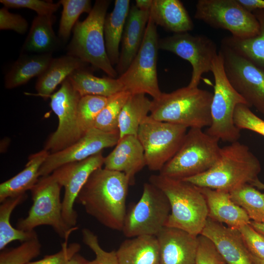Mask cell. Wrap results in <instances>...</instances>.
Wrapping results in <instances>:
<instances>
[{
    "instance_id": "cell-51",
    "label": "cell",
    "mask_w": 264,
    "mask_h": 264,
    "mask_svg": "<svg viewBox=\"0 0 264 264\" xmlns=\"http://www.w3.org/2000/svg\"><path fill=\"white\" fill-rule=\"evenodd\" d=\"M253 259L256 264H264V260L260 259L252 255Z\"/></svg>"
},
{
    "instance_id": "cell-19",
    "label": "cell",
    "mask_w": 264,
    "mask_h": 264,
    "mask_svg": "<svg viewBox=\"0 0 264 264\" xmlns=\"http://www.w3.org/2000/svg\"><path fill=\"white\" fill-rule=\"evenodd\" d=\"M198 236L178 228L163 227L156 236L160 264H195Z\"/></svg>"
},
{
    "instance_id": "cell-36",
    "label": "cell",
    "mask_w": 264,
    "mask_h": 264,
    "mask_svg": "<svg viewBox=\"0 0 264 264\" xmlns=\"http://www.w3.org/2000/svg\"><path fill=\"white\" fill-rule=\"evenodd\" d=\"M58 2L63 7L59 38L61 41L66 42L79 16L83 13L89 14L92 7L89 0H60Z\"/></svg>"
},
{
    "instance_id": "cell-11",
    "label": "cell",
    "mask_w": 264,
    "mask_h": 264,
    "mask_svg": "<svg viewBox=\"0 0 264 264\" xmlns=\"http://www.w3.org/2000/svg\"><path fill=\"white\" fill-rule=\"evenodd\" d=\"M194 18L214 28L228 30L236 38H251L260 31L253 13L238 0H199Z\"/></svg>"
},
{
    "instance_id": "cell-4",
    "label": "cell",
    "mask_w": 264,
    "mask_h": 264,
    "mask_svg": "<svg viewBox=\"0 0 264 264\" xmlns=\"http://www.w3.org/2000/svg\"><path fill=\"white\" fill-rule=\"evenodd\" d=\"M213 93L188 86L170 93L162 92L152 100L150 117L157 121L187 128L202 129L212 122L211 107Z\"/></svg>"
},
{
    "instance_id": "cell-24",
    "label": "cell",
    "mask_w": 264,
    "mask_h": 264,
    "mask_svg": "<svg viewBox=\"0 0 264 264\" xmlns=\"http://www.w3.org/2000/svg\"><path fill=\"white\" fill-rule=\"evenodd\" d=\"M87 64L69 55L53 58L38 77L35 85L37 95L45 99L50 97L59 84H62L75 70L85 68Z\"/></svg>"
},
{
    "instance_id": "cell-42",
    "label": "cell",
    "mask_w": 264,
    "mask_h": 264,
    "mask_svg": "<svg viewBox=\"0 0 264 264\" xmlns=\"http://www.w3.org/2000/svg\"><path fill=\"white\" fill-rule=\"evenodd\" d=\"M195 264H226L214 243L207 237L198 236Z\"/></svg>"
},
{
    "instance_id": "cell-1",
    "label": "cell",
    "mask_w": 264,
    "mask_h": 264,
    "mask_svg": "<svg viewBox=\"0 0 264 264\" xmlns=\"http://www.w3.org/2000/svg\"><path fill=\"white\" fill-rule=\"evenodd\" d=\"M129 185L125 174L100 168L90 176L76 202L104 226L122 231Z\"/></svg>"
},
{
    "instance_id": "cell-47",
    "label": "cell",
    "mask_w": 264,
    "mask_h": 264,
    "mask_svg": "<svg viewBox=\"0 0 264 264\" xmlns=\"http://www.w3.org/2000/svg\"><path fill=\"white\" fill-rule=\"evenodd\" d=\"M153 0H136L135 5L140 10L149 11Z\"/></svg>"
},
{
    "instance_id": "cell-28",
    "label": "cell",
    "mask_w": 264,
    "mask_h": 264,
    "mask_svg": "<svg viewBox=\"0 0 264 264\" xmlns=\"http://www.w3.org/2000/svg\"><path fill=\"white\" fill-rule=\"evenodd\" d=\"M54 18L53 15H37L34 18L22 47L23 52L52 54L59 47L61 41L52 27Z\"/></svg>"
},
{
    "instance_id": "cell-21",
    "label": "cell",
    "mask_w": 264,
    "mask_h": 264,
    "mask_svg": "<svg viewBox=\"0 0 264 264\" xmlns=\"http://www.w3.org/2000/svg\"><path fill=\"white\" fill-rule=\"evenodd\" d=\"M150 18L149 11L130 8L121 40V48L115 70L119 75L128 68L142 44Z\"/></svg>"
},
{
    "instance_id": "cell-7",
    "label": "cell",
    "mask_w": 264,
    "mask_h": 264,
    "mask_svg": "<svg viewBox=\"0 0 264 264\" xmlns=\"http://www.w3.org/2000/svg\"><path fill=\"white\" fill-rule=\"evenodd\" d=\"M211 72L215 80L211 107L212 122L205 132L219 140L230 143L237 141L241 130L234 124V111L239 104L249 106L229 82L220 51L213 61Z\"/></svg>"
},
{
    "instance_id": "cell-6",
    "label": "cell",
    "mask_w": 264,
    "mask_h": 264,
    "mask_svg": "<svg viewBox=\"0 0 264 264\" xmlns=\"http://www.w3.org/2000/svg\"><path fill=\"white\" fill-rule=\"evenodd\" d=\"M219 142L202 129L190 128L177 152L159 174L183 180L207 171L219 157L221 148Z\"/></svg>"
},
{
    "instance_id": "cell-8",
    "label": "cell",
    "mask_w": 264,
    "mask_h": 264,
    "mask_svg": "<svg viewBox=\"0 0 264 264\" xmlns=\"http://www.w3.org/2000/svg\"><path fill=\"white\" fill-rule=\"evenodd\" d=\"M62 187L52 174L41 176L30 190L32 205L27 216L18 221L17 228L33 231L40 225H49L60 237L68 240L77 227H69L64 220L60 199Z\"/></svg>"
},
{
    "instance_id": "cell-30",
    "label": "cell",
    "mask_w": 264,
    "mask_h": 264,
    "mask_svg": "<svg viewBox=\"0 0 264 264\" xmlns=\"http://www.w3.org/2000/svg\"><path fill=\"white\" fill-rule=\"evenodd\" d=\"M68 78L81 96L96 95L109 97L123 91L117 78L97 77L85 68L75 70Z\"/></svg>"
},
{
    "instance_id": "cell-44",
    "label": "cell",
    "mask_w": 264,
    "mask_h": 264,
    "mask_svg": "<svg viewBox=\"0 0 264 264\" xmlns=\"http://www.w3.org/2000/svg\"><path fill=\"white\" fill-rule=\"evenodd\" d=\"M68 240H65L58 252L44 256L41 260L31 261L27 264H67L69 260L78 253L81 249L79 243L73 242L68 244Z\"/></svg>"
},
{
    "instance_id": "cell-29",
    "label": "cell",
    "mask_w": 264,
    "mask_h": 264,
    "mask_svg": "<svg viewBox=\"0 0 264 264\" xmlns=\"http://www.w3.org/2000/svg\"><path fill=\"white\" fill-rule=\"evenodd\" d=\"M52 58L51 53L21 54L5 76V88H13L27 83L35 77H38Z\"/></svg>"
},
{
    "instance_id": "cell-49",
    "label": "cell",
    "mask_w": 264,
    "mask_h": 264,
    "mask_svg": "<svg viewBox=\"0 0 264 264\" xmlns=\"http://www.w3.org/2000/svg\"><path fill=\"white\" fill-rule=\"evenodd\" d=\"M250 224L256 230L264 235V223H259L251 220Z\"/></svg>"
},
{
    "instance_id": "cell-35",
    "label": "cell",
    "mask_w": 264,
    "mask_h": 264,
    "mask_svg": "<svg viewBox=\"0 0 264 264\" xmlns=\"http://www.w3.org/2000/svg\"><path fill=\"white\" fill-rule=\"evenodd\" d=\"M130 94L122 91L108 97L106 105L96 119L94 128L108 132H119V115Z\"/></svg>"
},
{
    "instance_id": "cell-32",
    "label": "cell",
    "mask_w": 264,
    "mask_h": 264,
    "mask_svg": "<svg viewBox=\"0 0 264 264\" xmlns=\"http://www.w3.org/2000/svg\"><path fill=\"white\" fill-rule=\"evenodd\" d=\"M144 94H131L124 105L118 119L120 138L137 136L139 127L150 112L152 100Z\"/></svg>"
},
{
    "instance_id": "cell-15",
    "label": "cell",
    "mask_w": 264,
    "mask_h": 264,
    "mask_svg": "<svg viewBox=\"0 0 264 264\" xmlns=\"http://www.w3.org/2000/svg\"><path fill=\"white\" fill-rule=\"evenodd\" d=\"M226 75L249 107L264 113V70L221 44Z\"/></svg>"
},
{
    "instance_id": "cell-9",
    "label": "cell",
    "mask_w": 264,
    "mask_h": 264,
    "mask_svg": "<svg viewBox=\"0 0 264 264\" xmlns=\"http://www.w3.org/2000/svg\"><path fill=\"white\" fill-rule=\"evenodd\" d=\"M158 40L156 26L149 18L138 53L127 70L117 77L123 91L148 94L153 99L160 96L157 74Z\"/></svg>"
},
{
    "instance_id": "cell-33",
    "label": "cell",
    "mask_w": 264,
    "mask_h": 264,
    "mask_svg": "<svg viewBox=\"0 0 264 264\" xmlns=\"http://www.w3.org/2000/svg\"><path fill=\"white\" fill-rule=\"evenodd\" d=\"M27 198L26 194L9 198L0 202V250L4 249L11 242L19 241L22 242L36 236L35 230L23 231L15 228L10 220L14 209Z\"/></svg>"
},
{
    "instance_id": "cell-46",
    "label": "cell",
    "mask_w": 264,
    "mask_h": 264,
    "mask_svg": "<svg viewBox=\"0 0 264 264\" xmlns=\"http://www.w3.org/2000/svg\"><path fill=\"white\" fill-rule=\"evenodd\" d=\"M239 2L245 8L250 11L256 9H264V0H238Z\"/></svg>"
},
{
    "instance_id": "cell-53",
    "label": "cell",
    "mask_w": 264,
    "mask_h": 264,
    "mask_svg": "<svg viewBox=\"0 0 264 264\" xmlns=\"http://www.w3.org/2000/svg\"></svg>"
},
{
    "instance_id": "cell-39",
    "label": "cell",
    "mask_w": 264,
    "mask_h": 264,
    "mask_svg": "<svg viewBox=\"0 0 264 264\" xmlns=\"http://www.w3.org/2000/svg\"><path fill=\"white\" fill-rule=\"evenodd\" d=\"M83 242L94 253L95 258L91 261L86 260L85 264H119L116 250L107 251L100 246L97 236L89 229L82 231Z\"/></svg>"
},
{
    "instance_id": "cell-37",
    "label": "cell",
    "mask_w": 264,
    "mask_h": 264,
    "mask_svg": "<svg viewBox=\"0 0 264 264\" xmlns=\"http://www.w3.org/2000/svg\"><path fill=\"white\" fill-rule=\"evenodd\" d=\"M107 100L108 97L96 95L80 97L77 106V120L80 129L84 134L94 127L96 119Z\"/></svg>"
},
{
    "instance_id": "cell-34",
    "label": "cell",
    "mask_w": 264,
    "mask_h": 264,
    "mask_svg": "<svg viewBox=\"0 0 264 264\" xmlns=\"http://www.w3.org/2000/svg\"><path fill=\"white\" fill-rule=\"evenodd\" d=\"M232 200L246 212L251 220L264 223V193L250 184L230 192Z\"/></svg>"
},
{
    "instance_id": "cell-3",
    "label": "cell",
    "mask_w": 264,
    "mask_h": 264,
    "mask_svg": "<svg viewBox=\"0 0 264 264\" xmlns=\"http://www.w3.org/2000/svg\"><path fill=\"white\" fill-rule=\"evenodd\" d=\"M149 182L167 197L171 212L165 226L200 235L208 217L206 199L198 187L182 179L152 175Z\"/></svg>"
},
{
    "instance_id": "cell-5",
    "label": "cell",
    "mask_w": 264,
    "mask_h": 264,
    "mask_svg": "<svg viewBox=\"0 0 264 264\" xmlns=\"http://www.w3.org/2000/svg\"><path fill=\"white\" fill-rule=\"evenodd\" d=\"M110 3L109 0H96L86 19L76 23L67 55L77 57L116 78L118 74L107 54L103 29Z\"/></svg>"
},
{
    "instance_id": "cell-13",
    "label": "cell",
    "mask_w": 264,
    "mask_h": 264,
    "mask_svg": "<svg viewBox=\"0 0 264 264\" xmlns=\"http://www.w3.org/2000/svg\"><path fill=\"white\" fill-rule=\"evenodd\" d=\"M81 96L73 88L68 78L50 96V106L57 116V130L46 140L44 149L49 154L61 151L80 139L84 134L77 120V106Z\"/></svg>"
},
{
    "instance_id": "cell-2",
    "label": "cell",
    "mask_w": 264,
    "mask_h": 264,
    "mask_svg": "<svg viewBox=\"0 0 264 264\" xmlns=\"http://www.w3.org/2000/svg\"><path fill=\"white\" fill-rule=\"evenodd\" d=\"M261 171L258 158L248 146L237 141L220 148L217 161L209 170L183 180L198 187L230 193L250 184Z\"/></svg>"
},
{
    "instance_id": "cell-43",
    "label": "cell",
    "mask_w": 264,
    "mask_h": 264,
    "mask_svg": "<svg viewBox=\"0 0 264 264\" xmlns=\"http://www.w3.org/2000/svg\"><path fill=\"white\" fill-rule=\"evenodd\" d=\"M250 252L264 260V235L256 230L250 223L238 229Z\"/></svg>"
},
{
    "instance_id": "cell-50",
    "label": "cell",
    "mask_w": 264,
    "mask_h": 264,
    "mask_svg": "<svg viewBox=\"0 0 264 264\" xmlns=\"http://www.w3.org/2000/svg\"><path fill=\"white\" fill-rule=\"evenodd\" d=\"M250 184L258 189L264 190V183L262 182L258 178L255 180Z\"/></svg>"
},
{
    "instance_id": "cell-45",
    "label": "cell",
    "mask_w": 264,
    "mask_h": 264,
    "mask_svg": "<svg viewBox=\"0 0 264 264\" xmlns=\"http://www.w3.org/2000/svg\"><path fill=\"white\" fill-rule=\"evenodd\" d=\"M28 26L27 21L21 15L10 12L4 6L0 9V30H11L23 34L27 31Z\"/></svg>"
},
{
    "instance_id": "cell-17",
    "label": "cell",
    "mask_w": 264,
    "mask_h": 264,
    "mask_svg": "<svg viewBox=\"0 0 264 264\" xmlns=\"http://www.w3.org/2000/svg\"><path fill=\"white\" fill-rule=\"evenodd\" d=\"M119 139V132H108L93 128L69 147L49 154L40 167L39 176L50 175L63 165L83 160L102 152L104 149L115 146Z\"/></svg>"
},
{
    "instance_id": "cell-22",
    "label": "cell",
    "mask_w": 264,
    "mask_h": 264,
    "mask_svg": "<svg viewBox=\"0 0 264 264\" xmlns=\"http://www.w3.org/2000/svg\"><path fill=\"white\" fill-rule=\"evenodd\" d=\"M199 188L206 199L208 218L237 229L250 223L251 220L248 215L232 200L230 193L208 188Z\"/></svg>"
},
{
    "instance_id": "cell-23",
    "label": "cell",
    "mask_w": 264,
    "mask_h": 264,
    "mask_svg": "<svg viewBox=\"0 0 264 264\" xmlns=\"http://www.w3.org/2000/svg\"><path fill=\"white\" fill-rule=\"evenodd\" d=\"M149 14L156 25L174 33L187 32L194 28L191 18L179 0H153Z\"/></svg>"
},
{
    "instance_id": "cell-16",
    "label": "cell",
    "mask_w": 264,
    "mask_h": 264,
    "mask_svg": "<svg viewBox=\"0 0 264 264\" xmlns=\"http://www.w3.org/2000/svg\"><path fill=\"white\" fill-rule=\"evenodd\" d=\"M105 157L102 152L83 160L66 164L55 170L52 175L65 188L62 200V215L69 227H75L78 215L74 208L76 198L91 174L102 168Z\"/></svg>"
},
{
    "instance_id": "cell-38",
    "label": "cell",
    "mask_w": 264,
    "mask_h": 264,
    "mask_svg": "<svg viewBox=\"0 0 264 264\" xmlns=\"http://www.w3.org/2000/svg\"><path fill=\"white\" fill-rule=\"evenodd\" d=\"M41 247L37 236L16 247L4 249L0 253V264H27L40 255Z\"/></svg>"
},
{
    "instance_id": "cell-31",
    "label": "cell",
    "mask_w": 264,
    "mask_h": 264,
    "mask_svg": "<svg viewBox=\"0 0 264 264\" xmlns=\"http://www.w3.org/2000/svg\"><path fill=\"white\" fill-rule=\"evenodd\" d=\"M252 12L259 23V34L246 39H239L232 36L226 37L221 44L264 70V9H259Z\"/></svg>"
},
{
    "instance_id": "cell-18",
    "label": "cell",
    "mask_w": 264,
    "mask_h": 264,
    "mask_svg": "<svg viewBox=\"0 0 264 264\" xmlns=\"http://www.w3.org/2000/svg\"><path fill=\"white\" fill-rule=\"evenodd\" d=\"M200 235L212 241L226 264H255L238 229L208 217Z\"/></svg>"
},
{
    "instance_id": "cell-20",
    "label": "cell",
    "mask_w": 264,
    "mask_h": 264,
    "mask_svg": "<svg viewBox=\"0 0 264 264\" xmlns=\"http://www.w3.org/2000/svg\"><path fill=\"white\" fill-rule=\"evenodd\" d=\"M104 168L123 173L130 181L135 183V176L145 166L143 148L137 136L125 135L120 138L115 147L104 159Z\"/></svg>"
},
{
    "instance_id": "cell-14",
    "label": "cell",
    "mask_w": 264,
    "mask_h": 264,
    "mask_svg": "<svg viewBox=\"0 0 264 264\" xmlns=\"http://www.w3.org/2000/svg\"><path fill=\"white\" fill-rule=\"evenodd\" d=\"M158 45L159 49L171 52L190 63L192 73L188 86L191 88L198 87L202 75L211 71L213 61L219 53L211 39L188 32L160 39Z\"/></svg>"
},
{
    "instance_id": "cell-40",
    "label": "cell",
    "mask_w": 264,
    "mask_h": 264,
    "mask_svg": "<svg viewBox=\"0 0 264 264\" xmlns=\"http://www.w3.org/2000/svg\"><path fill=\"white\" fill-rule=\"evenodd\" d=\"M234 122L240 130H250L264 136V120L254 113L246 105L241 104L236 107Z\"/></svg>"
},
{
    "instance_id": "cell-27",
    "label": "cell",
    "mask_w": 264,
    "mask_h": 264,
    "mask_svg": "<svg viewBox=\"0 0 264 264\" xmlns=\"http://www.w3.org/2000/svg\"><path fill=\"white\" fill-rule=\"evenodd\" d=\"M49 153L43 149L31 155L23 170L0 184V202L26 194L39 179V170Z\"/></svg>"
},
{
    "instance_id": "cell-48",
    "label": "cell",
    "mask_w": 264,
    "mask_h": 264,
    "mask_svg": "<svg viewBox=\"0 0 264 264\" xmlns=\"http://www.w3.org/2000/svg\"><path fill=\"white\" fill-rule=\"evenodd\" d=\"M86 259L78 253L76 254L67 264H85Z\"/></svg>"
},
{
    "instance_id": "cell-10",
    "label": "cell",
    "mask_w": 264,
    "mask_h": 264,
    "mask_svg": "<svg viewBox=\"0 0 264 264\" xmlns=\"http://www.w3.org/2000/svg\"><path fill=\"white\" fill-rule=\"evenodd\" d=\"M170 212L165 194L151 183H145L140 198L127 211L121 231L128 238L156 236L165 226Z\"/></svg>"
},
{
    "instance_id": "cell-25",
    "label": "cell",
    "mask_w": 264,
    "mask_h": 264,
    "mask_svg": "<svg viewBox=\"0 0 264 264\" xmlns=\"http://www.w3.org/2000/svg\"><path fill=\"white\" fill-rule=\"evenodd\" d=\"M116 253L119 264H160L158 243L154 236L128 238Z\"/></svg>"
},
{
    "instance_id": "cell-52",
    "label": "cell",
    "mask_w": 264,
    "mask_h": 264,
    "mask_svg": "<svg viewBox=\"0 0 264 264\" xmlns=\"http://www.w3.org/2000/svg\"><path fill=\"white\" fill-rule=\"evenodd\" d=\"M255 264H256L255 263Z\"/></svg>"
},
{
    "instance_id": "cell-41",
    "label": "cell",
    "mask_w": 264,
    "mask_h": 264,
    "mask_svg": "<svg viewBox=\"0 0 264 264\" xmlns=\"http://www.w3.org/2000/svg\"><path fill=\"white\" fill-rule=\"evenodd\" d=\"M7 8H26L35 11L39 16H52L60 4L52 0H0Z\"/></svg>"
},
{
    "instance_id": "cell-12",
    "label": "cell",
    "mask_w": 264,
    "mask_h": 264,
    "mask_svg": "<svg viewBox=\"0 0 264 264\" xmlns=\"http://www.w3.org/2000/svg\"><path fill=\"white\" fill-rule=\"evenodd\" d=\"M187 130L183 126L155 120L149 115L144 120L137 136L150 170L159 172L173 157L181 146Z\"/></svg>"
},
{
    "instance_id": "cell-26",
    "label": "cell",
    "mask_w": 264,
    "mask_h": 264,
    "mask_svg": "<svg viewBox=\"0 0 264 264\" xmlns=\"http://www.w3.org/2000/svg\"><path fill=\"white\" fill-rule=\"evenodd\" d=\"M130 0H116L112 11L107 14L104 22V34L107 54L113 66L119 61L120 44L130 9Z\"/></svg>"
}]
</instances>
